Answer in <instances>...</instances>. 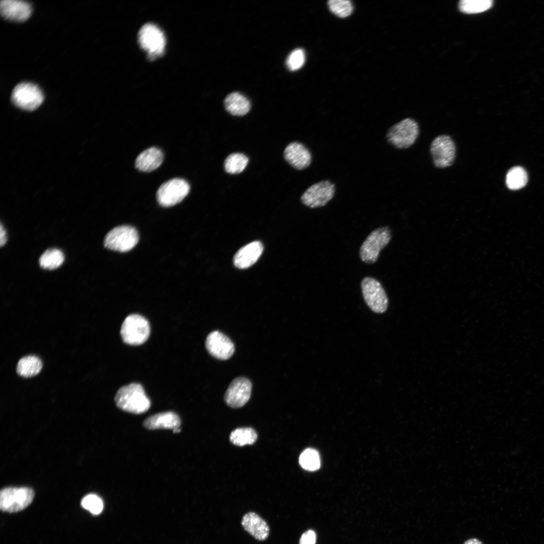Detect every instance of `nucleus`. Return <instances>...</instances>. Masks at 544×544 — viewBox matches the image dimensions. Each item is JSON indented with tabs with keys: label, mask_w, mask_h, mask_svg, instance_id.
I'll use <instances>...</instances> for the list:
<instances>
[{
	"label": "nucleus",
	"mask_w": 544,
	"mask_h": 544,
	"mask_svg": "<svg viewBox=\"0 0 544 544\" xmlns=\"http://www.w3.org/2000/svg\"><path fill=\"white\" fill-rule=\"evenodd\" d=\"M116 406L120 409L134 414H141L150 408L151 402L143 386L132 383L120 388L114 397Z\"/></svg>",
	"instance_id": "obj_1"
},
{
	"label": "nucleus",
	"mask_w": 544,
	"mask_h": 544,
	"mask_svg": "<svg viewBox=\"0 0 544 544\" xmlns=\"http://www.w3.org/2000/svg\"><path fill=\"white\" fill-rule=\"evenodd\" d=\"M150 327L148 320L143 316L132 314L124 320L120 329L123 341L130 345H140L148 338Z\"/></svg>",
	"instance_id": "obj_2"
},
{
	"label": "nucleus",
	"mask_w": 544,
	"mask_h": 544,
	"mask_svg": "<svg viewBox=\"0 0 544 544\" xmlns=\"http://www.w3.org/2000/svg\"><path fill=\"white\" fill-rule=\"evenodd\" d=\"M419 133V126L417 122L407 118L390 127L386 137L390 145L397 149H403L411 146L415 142Z\"/></svg>",
	"instance_id": "obj_3"
},
{
	"label": "nucleus",
	"mask_w": 544,
	"mask_h": 544,
	"mask_svg": "<svg viewBox=\"0 0 544 544\" xmlns=\"http://www.w3.org/2000/svg\"><path fill=\"white\" fill-rule=\"evenodd\" d=\"M391 238V231L388 227H380L371 232L360 249L362 261L368 264L375 262L380 250L388 244Z\"/></svg>",
	"instance_id": "obj_4"
},
{
	"label": "nucleus",
	"mask_w": 544,
	"mask_h": 544,
	"mask_svg": "<svg viewBox=\"0 0 544 544\" xmlns=\"http://www.w3.org/2000/svg\"><path fill=\"white\" fill-rule=\"evenodd\" d=\"M34 497V491L28 487L4 488L0 492V508L10 513L22 511L31 503Z\"/></svg>",
	"instance_id": "obj_5"
},
{
	"label": "nucleus",
	"mask_w": 544,
	"mask_h": 544,
	"mask_svg": "<svg viewBox=\"0 0 544 544\" xmlns=\"http://www.w3.org/2000/svg\"><path fill=\"white\" fill-rule=\"evenodd\" d=\"M11 99L17 107L26 111H33L42 103L44 96L36 85L28 82L18 84L14 88Z\"/></svg>",
	"instance_id": "obj_6"
},
{
	"label": "nucleus",
	"mask_w": 544,
	"mask_h": 544,
	"mask_svg": "<svg viewBox=\"0 0 544 544\" xmlns=\"http://www.w3.org/2000/svg\"><path fill=\"white\" fill-rule=\"evenodd\" d=\"M138 241L136 229L130 226L123 225L109 231L105 237L104 243L108 249L124 252L132 249Z\"/></svg>",
	"instance_id": "obj_7"
},
{
	"label": "nucleus",
	"mask_w": 544,
	"mask_h": 544,
	"mask_svg": "<svg viewBox=\"0 0 544 544\" xmlns=\"http://www.w3.org/2000/svg\"><path fill=\"white\" fill-rule=\"evenodd\" d=\"M139 42L141 47L153 59L164 52L166 39L162 31L156 25L148 23L139 32Z\"/></svg>",
	"instance_id": "obj_8"
},
{
	"label": "nucleus",
	"mask_w": 544,
	"mask_h": 544,
	"mask_svg": "<svg viewBox=\"0 0 544 544\" xmlns=\"http://www.w3.org/2000/svg\"><path fill=\"white\" fill-rule=\"evenodd\" d=\"M190 186L185 180L175 178L163 183L157 192L159 203L165 207L174 206L181 202L188 194Z\"/></svg>",
	"instance_id": "obj_9"
},
{
	"label": "nucleus",
	"mask_w": 544,
	"mask_h": 544,
	"mask_svg": "<svg viewBox=\"0 0 544 544\" xmlns=\"http://www.w3.org/2000/svg\"><path fill=\"white\" fill-rule=\"evenodd\" d=\"M364 299L374 312L382 313L388 306V298L380 283L372 277L364 278L361 284Z\"/></svg>",
	"instance_id": "obj_10"
},
{
	"label": "nucleus",
	"mask_w": 544,
	"mask_h": 544,
	"mask_svg": "<svg viewBox=\"0 0 544 544\" xmlns=\"http://www.w3.org/2000/svg\"><path fill=\"white\" fill-rule=\"evenodd\" d=\"M334 184L328 180L316 183L303 193L301 197L302 202L311 208L323 207L330 201L334 195Z\"/></svg>",
	"instance_id": "obj_11"
},
{
	"label": "nucleus",
	"mask_w": 544,
	"mask_h": 544,
	"mask_svg": "<svg viewBox=\"0 0 544 544\" xmlns=\"http://www.w3.org/2000/svg\"><path fill=\"white\" fill-rule=\"evenodd\" d=\"M430 152L435 165L438 168L448 167L453 163L456 148L453 140L447 135H440L432 141Z\"/></svg>",
	"instance_id": "obj_12"
},
{
	"label": "nucleus",
	"mask_w": 544,
	"mask_h": 544,
	"mask_svg": "<svg viewBox=\"0 0 544 544\" xmlns=\"http://www.w3.org/2000/svg\"><path fill=\"white\" fill-rule=\"evenodd\" d=\"M252 384L247 378L239 377L234 379L229 385L224 396L228 405L239 408L249 400L251 392Z\"/></svg>",
	"instance_id": "obj_13"
},
{
	"label": "nucleus",
	"mask_w": 544,
	"mask_h": 544,
	"mask_svg": "<svg viewBox=\"0 0 544 544\" xmlns=\"http://www.w3.org/2000/svg\"><path fill=\"white\" fill-rule=\"evenodd\" d=\"M208 352L216 359L226 360L233 354L235 347L231 340L223 333L215 330L210 332L206 340Z\"/></svg>",
	"instance_id": "obj_14"
},
{
	"label": "nucleus",
	"mask_w": 544,
	"mask_h": 544,
	"mask_svg": "<svg viewBox=\"0 0 544 544\" xmlns=\"http://www.w3.org/2000/svg\"><path fill=\"white\" fill-rule=\"evenodd\" d=\"M1 15L5 19L17 22H24L30 16V5L23 1L2 0L0 2Z\"/></svg>",
	"instance_id": "obj_15"
},
{
	"label": "nucleus",
	"mask_w": 544,
	"mask_h": 544,
	"mask_svg": "<svg viewBox=\"0 0 544 544\" xmlns=\"http://www.w3.org/2000/svg\"><path fill=\"white\" fill-rule=\"evenodd\" d=\"M284 156L286 161L297 170L307 168L312 160L309 150L302 144L296 142L287 145L284 150Z\"/></svg>",
	"instance_id": "obj_16"
},
{
	"label": "nucleus",
	"mask_w": 544,
	"mask_h": 544,
	"mask_svg": "<svg viewBox=\"0 0 544 544\" xmlns=\"http://www.w3.org/2000/svg\"><path fill=\"white\" fill-rule=\"evenodd\" d=\"M263 250V245L260 241H253L245 245L237 252L234 257L235 266L240 269L249 267L257 261Z\"/></svg>",
	"instance_id": "obj_17"
},
{
	"label": "nucleus",
	"mask_w": 544,
	"mask_h": 544,
	"mask_svg": "<svg viewBox=\"0 0 544 544\" xmlns=\"http://www.w3.org/2000/svg\"><path fill=\"white\" fill-rule=\"evenodd\" d=\"M241 525L246 531L257 540H264L269 535V528L267 523L255 512L246 513L242 519Z\"/></svg>",
	"instance_id": "obj_18"
},
{
	"label": "nucleus",
	"mask_w": 544,
	"mask_h": 544,
	"mask_svg": "<svg viewBox=\"0 0 544 544\" xmlns=\"http://www.w3.org/2000/svg\"><path fill=\"white\" fill-rule=\"evenodd\" d=\"M180 424V418L177 414L173 412L156 414L148 417L143 423V426L149 430H174L179 428Z\"/></svg>",
	"instance_id": "obj_19"
},
{
	"label": "nucleus",
	"mask_w": 544,
	"mask_h": 544,
	"mask_svg": "<svg viewBox=\"0 0 544 544\" xmlns=\"http://www.w3.org/2000/svg\"><path fill=\"white\" fill-rule=\"evenodd\" d=\"M164 159L162 151L156 147H151L141 153L135 161V167L143 172H151L158 168Z\"/></svg>",
	"instance_id": "obj_20"
},
{
	"label": "nucleus",
	"mask_w": 544,
	"mask_h": 544,
	"mask_svg": "<svg viewBox=\"0 0 544 544\" xmlns=\"http://www.w3.org/2000/svg\"><path fill=\"white\" fill-rule=\"evenodd\" d=\"M224 104L225 109L234 116H243L251 108L249 100L238 92H233L227 95Z\"/></svg>",
	"instance_id": "obj_21"
},
{
	"label": "nucleus",
	"mask_w": 544,
	"mask_h": 544,
	"mask_svg": "<svg viewBox=\"0 0 544 544\" xmlns=\"http://www.w3.org/2000/svg\"><path fill=\"white\" fill-rule=\"evenodd\" d=\"M42 368V363L39 358L36 356L29 355L19 360L16 371L20 376L28 378L37 375Z\"/></svg>",
	"instance_id": "obj_22"
},
{
	"label": "nucleus",
	"mask_w": 544,
	"mask_h": 544,
	"mask_svg": "<svg viewBox=\"0 0 544 544\" xmlns=\"http://www.w3.org/2000/svg\"><path fill=\"white\" fill-rule=\"evenodd\" d=\"M248 162L249 159L245 154L241 153H232L225 159L224 167L228 173L239 174L245 169Z\"/></svg>",
	"instance_id": "obj_23"
},
{
	"label": "nucleus",
	"mask_w": 544,
	"mask_h": 544,
	"mask_svg": "<svg viewBox=\"0 0 544 544\" xmlns=\"http://www.w3.org/2000/svg\"><path fill=\"white\" fill-rule=\"evenodd\" d=\"M64 256L62 252L56 248L47 249L39 259L41 267L45 269H54L59 267L63 262Z\"/></svg>",
	"instance_id": "obj_24"
},
{
	"label": "nucleus",
	"mask_w": 544,
	"mask_h": 544,
	"mask_svg": "<svg viewBox=\"0 0 544 544\" xmlns=\"http://www.w3.org/2000/svg\"><path fill=\"white\" fill-rule=\"evenodd\" d=\"M257 438L255 431L251 428H240L233 431L230 435V440L234 445L243 446L251 445Z\"/></svg>",
	"instance_id": "obj_25"
},
{
	"label": "nucleus",
	"mask_w": 544,
	"mask_h": 544,
	"mask_svg": "<svg viewBox=\"0 0 544 544\" xmlns=\"http://www.w3.org/2000/svg\"><path fill=\"white\" fill-rule=\"evenodd\" d=\"M527 182V175L525 170L519 166L511 168L506 177V183L511 189H518L524 187Z\"/></svg>",
	"instance_id": "obj_26"
},
{
	"label": "nucleus",
	"mask_w": 544,
	"mask_h": 544,
	"mask_svg": "<svg viewBox=\"0 0 544 544\" xmlns=\"http://www.w3.org/2000/svg\"><path fill=\"white\" fill-rule=\"evenodd\" d=\"M493 5L492 0H461L459 2L458 8L465 14H476L485 12Z\"/></svg>",
	"instance_id": "obj_27"
},
{
	"label": "nucleus",
	"mask_w": 544,
	"mask_h": 544,
	"mask_svg": "<svg viewBox=\"0 0 544 544\" xmlns=\"http://www.w3.org/2000/svg\"><path fill=\"white\" fill-rule=\"evenodd\" d=\"M301 467L309 471L318 469L320 466V459L318 452L312 448L304 450L299 457Z\"/></svg>",
	"instance_id": "obj_28"
},
{
	"label": "nucleus",
	"mask_w": 544,
	"mask_h": 544,
	"mask_svg": "<svg viewBox=\"0 0 544 544\" xmlns=\"http://www.w3.org/2000/svg\"><path fill=\"white\" fill-rule=\"evenodd\" d=\"M330 10L341 18H345L351 14L353 7L351 1L347 0H330L328 2Z\"/></svg>",
	"instance_id": "obj_29"
},
{
	"label": "nucleus",
	"mask_w": 544,
	"mask_h": 544,
	"mask_svg": "<svg viewBox=\"0 0 544 544\" xmlns=\"http://www.w3.org/2000/svg\"><path fill=\"white\" fill-rule=\"evenodd\" d=\"M81 505L84 508L94 515L100 514L103 508L102 500L94 494H89L84 497L81 501Z\"/></svg>",
	"instance_id": "obj_30"
},
{
	"label": "nucleus",
	"mask_w": 544,
	"mask_h": 544,
	"mask_svg": "<svg viewBox=\"0 0 544 544\" xmlns=\"http://www.w3.org/2000/svg\"><path fill=\"white\" fill-rule=\"evenodd\" d=\"M305 55L303 49L300 48L293 50L288 56L286 64L288 68L292 71L300 69L304 64Z\"/></svg>",
	"instance_id": "obj_31"
},
{
	"label": "nucleus",
	"mask_w": 544,
	"mask_h": 544,
	"mask_svg": "<svg viewBox=\"0 0 544 544\" xmlns=\"http://www.w3.org/2000/svg\"><path fill=\"white\" fill-rule=\"evenodd\" d=\"M316 535L312 530L305 531L301 536L299 544H315Z\"/></svg>",
	"instance_id": "obj_32"
},
{
	"label": "nucleus",
	"mask_w": 544,
	"mask_h": 544,
	"mask_svg": "<svg viewBox=\"0 0 544 544\" xmlns=\"http://www.w3.org/2000/svg\"><path fill=\"white\" fill-rule=\"evenodd\" d=\"M7 240V233L6 230L3 227V225L1 224L0 227V245L1 246H4Z\"/></svg>",
	"instance_id": "obj_33"
},
{
	"label": "nucleus",
	"mask_w": 544,
	"mask_h": 544,
	"mask_svg": "<svg viewBox=\"0 0 544 544\" xmlns=\"http://www.w3.org/2000/svg\"><path fill=\"white\" fill-rule=\"evenodd\" d=\"M463 544H483L480 540L476 538H471L466 540Z\"/></svg>",
	"instance_id": "obj_34"
},
{
	"label": "nucleus",
	"mask_w": 544,
	"mask_h": 544,
	"mask_svg": "<svg viewBox=\"0 0 544 544\" xmlns=\"http://www.w3.org/2000/svg\"><path fill=\"white\" fill-rule=\"evenodd\" d=\"M180 432V429L179 428H176V429L173 430V433H179Z\"/></svg>",
	"instance_id": "obj_35"
}]
</instances>
